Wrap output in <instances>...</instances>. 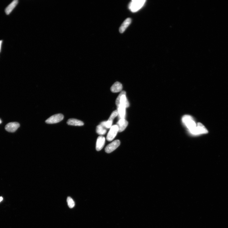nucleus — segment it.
<instances>
[{"label":"nucleus","mask_w":228,"mask_h":228,"mask_svg":"<svg viewBox=\"0 0 228 228\" xmlns=\"http://www.w3.org/2000/svg\"><path fill=\"white\" fill-rule=\"evenodd\" d=\"M67 123L69 125L75 126H82L84 125L82 121L75 119H69Z\"/></svg>","instance_id":"f8f14e48"},{"label":"nucleus","mask_w":228,"mask_h":228,"mask_svg":"<svg viewBox=\"0 0 228 228\" xmlns=\"http://www.w3.org/2000/svg\"><path fill=\"white\" fill-rule=\"evenodd\" d=\"M2 42V41H0V52H1Z\"/></svg>","instance_id":"aec40b11"},{"label":"nucleus","mask_w":228,"mask_h":228,"mask_svg":"<svg viewBox=\"0 0 228 228\" xmlns=\"http://www.w3.org/2000/svg\"><path fill=\"white\" fill-rule=\"evenodd\" d=\"M112 123V122H111V121L108 120L107 121L101 122L100 125L105 128H109L111 127Z\"/></svg>","instance_id":"f3484780"},{"label":"nucleus","mask_w":228,"mask_h":228,"mask_svg":"<svg viewBox=\"0 0 228 228\" xmlns=\"http://www.w3.org/2000/svg\"><path fill=\"white\" fill-rule=\"evenodd\" d=\"M122 84L119 82H115L111 87V91L113 93L119 92L122 91Z\"/></svg>","instance_id":"ddd939ff"},{"label":"nucleus","mask_w":228,"mask_h":228,"mask_svg":"<svg viewBox=\"0 0 228 228\" xmlns=\"http://www.w3.org/2000/svg\"><path fill=\"white\" fill-rule=\"evenodd\" d=\"M132 19L130 18L126 19L124 21L122 24L121 25L119 29V31L121 33H122L125 31V30L129 25L131 24Z\"/></svg>","instance_id":"9b49d317"},{"label":"nucleus","mask_w":228,"mask_h":228,"mask_svg":"<svg viewBox=\"0 0 228 228\" xmlns=\"http://www.w3.org/2000/svg\"><path fill=\"white\" fill-rule=\"evenodd\" d=\"M96 131L97 133L100 135H104L106 132V128L100 124L97 126Z\"/></svg>","instance_id":"dca6fc26"},{"label":"nucleus","mask_w":228,"mask_h":228,"mask_svg":"<svg viewBox=\"0 0 228 228\" xmlns=\"http://www.w3.org/2000/svg\"><path fill=\"white\" fill-rule=\"evenodd\" d=\"M126 93L125 91H122L120 93L116 98V104L118 107L122 105L126 108L129 106V103L126 96Z\"/></svg>","instance_id":"f03ea898"},{"label":"nucleus","mask_w":228,"mask_h":228,"mask_svg":"<svg viewBox=\"0 0 228 228\" xmlns=\"http://www.w3.org/2000/svg\"><path fill=\"white\" fill-rule=\"evenodd\" d=\"M118 115V110H115L111 114L110 117L108 120L111 121L113 122V120L114 118L116 117Z\"/></svg>","instance_id":"6ab92c4d"},{"label":"nucleus","mask_w":228,"mask_h":228,"mask_svg":"<svg viewBox=\"0 0 228 228\" xmlns=\"http://www.w3.org/2000/svg\"><path fill=\"white\" fill-rule=\"evenodd\" d=\"M120 143V141L119 140H115L110 143L105 148V151L106 153H112L119 147Z\"/></svg>","instance_id":"0eeeda50"},{"label":"nucleus","mask_w":228,"mask_h":228,"mask_svg":"<svg viewBox=\"0 0 228 228\" xmlns=\"http://www.w3.org/2000/svg\"><path fill=\"white\" fill-rule=\"evenodd\" d=\"M64 119L63 114H56L50 117L46 121V122L48 124H54L59 122Z\"/></svg>","instance_id":"39448f33"},{"label":"nucleus","mask_w":228,"mask_h":228,"mask_svg":"<svg viewBox=\"0 0 228 228\" xmlns=\"http://www.w3.org/2000/svg\"><path fill=\"white\" fill-rule=\"evenodd\" d=\"M3 199V198H2V197H0V202H1Z\"/></svg>","instance_id":"412c9836"},{"label":"nucleus","mask_w":228,"mask_h":228,"mask_svg":"<svg viewBox=\"0 0 228 228\" xmlns=\"http://www.w3.org/2000/svg\"><path fill=\"white\" fill-rule=\"evenodd\" d=\"M191 134L194 136H198L203 134H206L208 131L205 126L200 122L197 123L196 127L193 130L189 132Z\"/></svg>","instance_id":"7ed1b4c3"},{"label":"nucleus","mask_w":228,"mask_h":228,"mask_svg":"<svg viewBox=\"0 0 228 228\" xmlns=\"http://www.w3.org/2000/svg\"><path fill=\"white\" fill-rule=\"evenodd\" d=\"M118 132H119V128L117 125L112 126L107 136V140L109 141H112L116 137Z\"/></svg>","instance_id":"423d86ee"},{"label":"nucleus","mask_w":228,"mask_h":228,"mask_svg":"<svg viewBox=\"0 0 228 228\" xmlns=\"http://www.w3.org/2000/svg\"><path fill=\"white\" fill-rule=\"evenodd\" d=\"M182 120L183 124L187 128L189 132L193 130L197 125L195 120L189 115H184L182 118Z\"/></svg>","instance_id":"f257e3e1"},{"label":"nucleus","mask_w":228,"mask_h":228,"mask_svg":"<svg viewBox=\"0 0 228 228\" xmlns=\"http://www.w3.org/2000/svg\"><path fill=\"white\" fill-rule=\"evenodd\" d=\"M2 123V121L1 119H0V124H1Z\"/></svg>","instance_id":"4be33fe9"},{"label":"nucleus","mask_w":228,"mask_h":228,"mask_svg":"<svg viewBox=\"0 0 228 228\" xmlns=\"http://www.w3.org/2000/svg\"><path fill=\"white\" fill-rule=\"evenodd\" d=\"M118 114L119 115L121 119H124L126 115V108L125 106L122 105L118 107Z\"/></svg>","instance_id":"2eb2a0df"},{"label":"nucleus","mask_w":228,"mask_h":228,"mask_svg":"<svg viewBox=\"0 0 228 228\" xmlns=\"http://www.w3.org/2000/svg\"><path fill=\"white\" fill-rule=\"evenodd\" d=\"M67 202L68 206L70 208H74L75 206V202L70 197H68L67 199Z\"/></svg>","instance_id":"a211bd4d"},{"label":"nucleus","mask_w":228,"mask_h":228,"mask_svg":"<svg viewBox=\"0 0 228 228\" xmlns=\"http://www.w3.org/2000/svg\"><path fill=\"white\" fill-rule=\"evenodd\" d=\"M19 126V124L18 122H11L8 123L5 126V129L8 132L14 133L17 130Z\"/></svg>","instance_id":"6e6552de"},{"label":"nucleus","mask_w":228,"mask_h":228,"mask_svg":"<svg viewBox=\"0 0 228 228\" xmlns=\"http://www.w3.org/2000/svg\"><path fill=\"white\" fill-rule=\"evenodd\" d=\"M119 128V132H121L124 130L128 125V122L125 119H121L117 123Z\"/></svg>","instance_id":"9d476101"},{"label":"nucleus","mask_w":228,"mask_h":228,"mask_svg":"<svg viewBox=\"0 0 228 228\" xmlns=\"http://www.w3.org/2000/svg\"><path fill=\"white\" fill-rule=\"evenodd\" d=\"M145 1V0L132 1L129 5V9L132 12H136L143 6Z\"/></svg>","instance_id":"20e7f679"},{"label":"nucleus","mask_w":228,"mask_h":228,"mask_svg":"<svg viewBox=\"0 0 228 228\" xmlns=\"http://www.w3.org/2000/svg\"><path fill=\"white\" fill-rule=\"evenodd\" d=\"M18 3V1L17 0H15L8 5L5 10V12L7 15H9Z\"/></svg>","instance_id":"4468645a"},{"label":"nucleus","mask_w":228,"mask_h":228,"mask_svg":"<svg viewBox=\"0 0 228 228\" xmlns=\"http://www.w3.org/2000/svg\"><path fill=\"white\" fill-rule=\"evenodd\" d=\"M105 142V139L104 137L103 136H100L98 138L96 143V150L99 151L102 150L104 145Z\"/></svg>","instance_id":"1a4fd4ad"}]
</instances>
